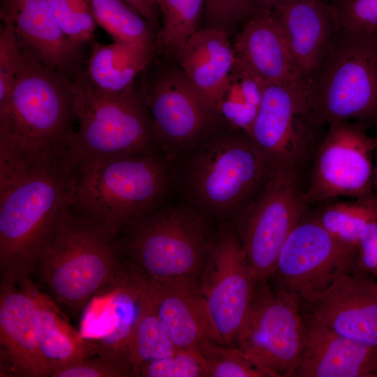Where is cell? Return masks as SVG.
<instances>
[{
	"mask_svg": "<svg viewBox=\"0 0 377 377\" xmlns=\"http://www.w3.org/2000/svg\"><path fill=\"white\" fill-rule=\"evenodd\" d=\"M64 161L40 160L0 146V281L29 276L70 210Z\"/></svg>",
	"mask_w": 377,
	"mask_h": 377,
	"instance_id": "obj_1",
	"label": "cell"
},
{
	"mask_svg": "<svg viewBox=\"0 0 377 377\" xmlns=\"http://www.w3.org/2000/svg\"><path fill=\"white\" fill-rule=\"evenodd\" d=\"M22 45L20 71L0 104V145L43 161H65L77 121L74 80Z\"/></svg>",
	"mask_w": 377,
	"mask_h": 377,
	"instance_id": "obj_2",
	"label": "cell"
},
{
	"mask_svg": "<svg viewBox=\"0 0 377 377\" xmlns=\"http://www.w3.org/2000/svg\"><path fill=\"white\" fill-rule=\"evenodd\" d=\"M168 182L156 150L82 162L71 173L70 209L117 235L158 208Z\"/></svg>",
	"mask_w": 377,
	"mask_h": 377,
	"instance_id": "obj_3",
	"label": "cell"
},
{
	"mask_svg": "<svg viewBox=\"0 0 377 377\" xmlns=\"http://www.w3.org/2000/svg\"><path fill=\"white\" fill-rule=\"evenodd\" d=\"M121 251L116 235L70 209L40 252L35 268L56 302L76 314L114 281L124 265Z\"/></svg>",
	"mask_w": 377,
	"mask_h": 377,
	"instance_id": "obj_4",
	"label": "cell"
},
{
	"mask_svg": "<svg viewBox=\"0 0 377 377\" xmlns=\"http://www.w3.org/2000/svg\"><path fill=\"white\" fill-rule=\"evenodd\" d=\"M210 218L190 203L158 207L124 231L122 251L152 283L198 280L216 234Z\"/></svg>",
	"mask_w": 377,
	"mask_h": 377,
	"instance_id": "obj_5",
	"label": "cell"
},
{
	"mask_svg": "<svg viewBox=\"0 0 377 377\" xmlns=\"http://www.w3.org/2000/svg\"><path fill=\"white\" fill-rule=\"evenodd\" d=\"M76 124L66 164L156 150L154 123L141 88L135 82L114 94L94 90L81 78L74 81Z\"/></svg>",
	"mask_w": 377,
	"mask_h": 377,
	"instance_id": "obj_6",
	"label": "cell"
},
{
	"mask_svg": "<svg viewBox=\"0 0 377 377\" xmlns=\"http://www.w3.org/2000/svg\"><path fill=\"white\" fill-rule=\"evenodd\" d=\"M188 152L185 195L210 217L236 219L268 176L263 158L245 133L208 135Z\"/></svg>",
	"mask_w": 377,
	"mask_h": 377,
	"instance_id": "obj_7",
	"label": "cell"
},
{
	"mask_svg": "<svg viewBox=\"0 0 377 377\" xmlns=\"http://www.w3.org/2000/svg\"><path fill=\"white\" fill-rule=\"evenodd\" d=\"M309 88L321 124L377 114L376 34L339 27Z\"/></svg>",
	"mask_w": 377,
	"mask_h": 377,
	"instance_id": "obj_8",
	"label": "cell"
},
{
	"mask_svg": "<svg viewBox=\"0 0 377 377\" xmlns=\"http://www.w3.org/2000/svg\"><path fill=\"white\" fill-rule=\"evenodd\" d=\"M307 204L296 173L273 172L235 219L233 226L258 282L272 279L283 244L302 220Z\"/></svg>",
	"mask_w": 377,
	"mask_h": 377,
	"instance_id": "obj_9",
	"label": "cell"
},
{
	"mask_svg": "<svg viewBox=\"0 0 377 377\" xmlns=\"http://www.w3.org/2000/svg\"><path fill=\"white\" fill-rule=\"evenodd\" d=\"M304 311L300 300L268 281L258 282L235 346L270 377H294L303 344Z\"/></svg>",
	"mask_w": 377,
	"mask_h": 377,
	"instance_id": "obj_10",
	"label": "cell"
},
{
	"mask_svg": "<svg viewBox=\"0 0 377 377\" xmlns=\"http://www.w3.org/2000/svg\"><path fill=\"white\" fill-rule=\"evenodd\" d=\"M308 87L266 83L249 138L263 158L268 175L296 173L320 124Z\"/></svg>",
	"mask_w": 377,
	"mask_h": 377,
	"instance_id": "obj_11",
	"label": "cell"
},
{
	"mask_svg": "<svg viewBox=\"0 0 377 377\" xmlns=\"http://www.w3.org/2000/svg\"><path fill=\"white\" fill-rule=\"evenodd\" d=\"M258 283L234 226H221L198 279L213 341L226 346L235 344Z\"/></svg>",
	"mask_w": 377,
	"mask_h": 377,
	"instance_id": "obj_12",
	"label": "cell"
},
{
	"mask_svg": "<svg viewBox=\"0 0 377 377\" xmlns=\"http://www.w3.org/2000/svg\"><path fill=\"white\" fill-rule=\"evenodd\" d=\"M357 249L336 239L316 219H302L283 244L272 278L305 303L353 272Z\"/></svg>",
	"mask_w": 377,
	"mask_h": 377,
	"instance_id": "obj_13",
	"label": "cell"
},
{
	"mask_svg": "<svg viewBox=\"0 0 377 377\" xmlns=\"http://www.w3.org/2000/svg\"><path fill=\"white\" fill-rule=\"evenodd\" d=\"M140 88L165 158L189 151L209 135L218 114L181 70L147 76Z\"/></svg>",
	"mask_w": 377,
	"mask_h": 377,
	"instance_id": "obj_14",
	"label": "cell"
},
{
	"mask_svg": "<svg viewBox=\"0 0 377 377\" xmlns=\"http://www.w3.org/2000/svg\"><path fill=\"white\" fill-rule=\"evenodd\" d=\"M375 141L367 135L361 124L348 121L329 124L304 193L308 203L339 197L375 198Z\"/></svg>",
	"mask_w": 377,
	"mask_h": 377,
	"instance_id": "obj_15",
	"label": "cell"
},
{
	"mask_svg": "<svg viewBox=\"0 0 377 377\" xmlns=\"http://www.w3.org/2000/svg\"><path fill=\"white\" fill-rule=\"evenodd\" d=\"M146 282L129 263H124L114 281L82 310L80 332L94 343L98 355L130 366L128 344Z\"/></svg>",
	"mask_w": 377,
	"mask_h": 377,
	"instance_id": "obj_16",
	"label": "cell"
},
{
	"mask_svg": "<svg viewBox=\"0 0 377 377\" xmlns=\"http://www.w3.org/2000/svg\"><path fill=\"white\" fill-rule=\"evenodd\" d=\"M40 320L33 295L18 283H0V376L44 377Z\"/></svg>",
	"mask_w": 377,
	"mask_h": 377,
	"instance_id": "obj_17",
	"label": "cell"
},
{
	"mask_svg": "<svg viewBox=\"0 0 377 377\" xmlns=\"http://www.w3.org/2000/svg\"><path fill=\"white\" fill-rule=\"evenodd\" d=\"M0 19L44 64L73 80L82 75L84 47L66 36L47 0H0Z\"/></svg>",
	"mask_w": 377,
	"mask_h": 377,
	"instance_id": "obj_18",
	"label": "cell"
},
{
	"mask_svg": "<svg viewBox=\"0 0 377 377\" xmlns=\"http://www.w3.org/2000/svg\"><path fill=\"white\" fill-rule=\"evenodd\" d=\"M303 309L339 334L377 349V283L353 272L302 303Z\"/></svg>",
	"mask_w": 377,
	"mask_h": 377,
	"instance_id": "obj_19",
	"label": "cell"
},
{
	"mask_svg": "<svg viewBox=\"0 0 377 377\" xmlns=\"http://www.w3.org/2000/svg\"><path fill=\"white\" fill-rule=\"evenodd\" d=\"M303 311V344L294 377L377 376V349L339 334Z\"/></svg>",
	"mask_w": 377,
	"mask_h": 377,
	"instance_id": "obj_20",
	"label": "cell"
},
{
	"mask_svg": "<svg viewBox=\"0 0 377 377\" xmlns=\"http://www.w3.org/2000/svg\"><path fill=\"white\" fill-rule=\"evenodd\" d=\"M246 20L233 46L236 56L265 83L308 87L273 8H256Z\"/></svg>",
	"mask_w": 377,
	"mask_h": 377,
	"instance_id": "obj_21",
	"label": "cell"
},
{
	"mask_svg": "<svg viewBox=\"0 0 377 377\" xmlns=\"http://www.w3.org/2000/svg\"><path fill=\"white\" fill-rule=\"evenodd\" d=\"M294 61L308 82L320 67L339 28L331 3L285 0L273 8Z\"/></svg>",
	"mask_w": 377,
	"mask_h": 377,
	"instance_id": "obj_22",
	"label": "cell"
},
{
	"mask_svg": "<svg viewBox=\"0 0 377 377\" xmlns=\"http://www.w3.org/2000/svg\"><path fill=\"white\" fill-rule=\"evenodd\" d=\"M236 57L227 31L212 27L197 30L177 57L184 76L217 114Z\"/></svg>",
	"mask_w": 377,
	"mask_h": 377,
	"instance_id": "obj_23",
	"label": "cell"
},
{
	"mask_svg": "<svg viewBox=\"0 0 377 377\" xmlns=\"http://www.w3.org/2000/svg\"><path fill=\"white\" fill-rule=\"evenodd\" d=\"M152 283L159 318L177 348L197 349L204 341L212 339L211 324L198 280L175 279Z\"/></svg>",
	"mask_w": 377,
	"mask_h": 377,
	"instance_id": "obj_24",
	"label": "cell"
},
{
	"mask_svg": "<svg viewBox=\"0 0 377 377\" xmlns=\"http://www.w3.org/2000/svg\"><path fill=\"white\" fill-rule=\"evenodd\" d=\"M17 283L27 288L38 304L40 349L48 367V376L61 368L97 354L94 343L72 326L57 302L40 291L29 276Z\"/></svg>",
	"mask_w": 377,
	"mask_h": 377,
	"instance_id": "obj_25",
	"label": "cell"
},
{
	"mask_svg": "<svg viewBox=\"0 0 377 377\" xmlns=\"http://www.w3.org/2000/svg\"><path fill=\"white\" fill-rule=\"evenodd\" d=\"M154 50L116 41L108 45L94 43L79 78L97 91L119 93L146 70Z\"/></svg>",
	"mask_w": 377,
	"mask_h": 377,
	"instance_id": "obj_26",
	"label": "cell"
},
{
	"mask_svg": "<svg viewBox=\"0 0 377 377\" xmlns=\"http://www.w3.org/2000/svg\"><path fill=\"white\" fill-rule=\"evenodd\" d=\"M177 348L159 318L153 283L147 279L138 319L128 344V362L133 376L146 364L174 353Z\"/></svg>",
	"mask_w": 377,
	"mask_h": 377,
	"instance_id": "obj_27",
	"label": "cell"
},
{
	"mask_svg": "<svg viewBox=\"0 0 377 377\" xmlns=\"http://www.w3.org/2000/svg\"><path fill=\"white\" fill-rule=\"evenodd\" d=\"M96 23L114 41L154 50V29L124 0H91Z\"/></svg>",
	"mask_w": 377,
	"mask_h": 377,
	"instance_id": "obj_28",
	"label": "cell"
},
{
	"mask_svg": "<svg viewBox=\"0 0 377 377\" xmlns=\"http://www.w3.org/2000/svg\"><path fill=\"white\" fill-rule=\"evenodd\" d=\"M206 0H155L162 17L156 46L168 56L177 57L188 38L197 31Z\"/></svg>",
	"mask_w": 377,
	"mask_h": 377,
	"instance_id": "obj_29",
	"label": "cell"
},
{
	"mask_svg": "<svg viewBox=\"0 0 377 377\" xmlns=\"http://www.w3.org/2000/svg\"><path fill=\"white\" fill-rule=\"evenodd\" d=\"M316 219L336 239L358 248L363 228L369 221L377 219V198L357 199L330 205Z\"/></svg>",
	"mask_w": 377,
	"mask_h": 377,
	"instance_id": "obj_30",
	"label": "cell"
},
{
	"mask_svg": "<svg viewBox=\"0 0 377 377\" xmlns=\"http://www.w3.org/2000/svg\"><path fill=\"white\" fill-rule=\"evenodd\" d=\"M196 350L202 358L206 377H270L264 367L236 346L208 339Z\"/></svg>",
	"mask_w": 377,
	"mask_h": 377,
	"instance_id": "obj_31",
	"label": "cell"
},
{
	"mask_svg": "<svg viewBox=\"0 0 377 377\" xmlns=\"http://www.w3.org/2000/svg\"><path fill=\"white\" fill-rule=\"evenodd\" d=\"M51 10L66 36L85 47L92 43L98 25L91 0H47Z\"/></svg>",
	"mask_w": 377,
	"mask_h": 377,
	"instance_id": "obj_32",
	"label": "cell"
},
{
	"mask_svg": "<svg viewBox=\"0 0 377 377\" xmlns=\"http://www.w3.org/2000/svg\"><path fill=\"white\" fill-rule=\"evenodd\" d=\"M138 376L206 377V374L196 349L177 348L174 353L144 366Z\"/></svg>",
	"mask_w": 377,
	"mask_h": 377,
	"instance_id": "obj_33",
	"label": "cell"
},
{
	"mask_svg": "<svg viewBox=\"0 0 377 377\" xmlns=\"http://www.w3.org/2000/svg\"><path fill=\"white\" fill-rule=\"evenodd\" d=\"M258 108L249 103L238 81L231 73L219 105L218 114H221L232 128L242 131L249 136Z\"/></svg>",
	"mask_w": 377,
	"mask_h": 377,
	"instance_id": "obj_34",
	"label": "cell"
},
{
	"mask_svg": "<svg viewBox=\"0 0 377 377\" xmlns=\"http://www.w3.org/2000/svg\"><path fill=\"white\" fill-rule=\"evenodd\" d=\"M331 4L339 27L365 34H377V0H344Z\"/></svg>",
	"mask_w": 377,
	"mask_h": 377,
	"instance_id": "obj_35",
	"label": "cell"
},
{
	"mask_svg": "<svg viewBox=\"0 0 377 377\" xmlns=\"http://www.w3.org/2000/svg\"><path fill=\"white\" fill-rule=\"evenodd\" d=\"M22 45L13 29L1 23L0 28V104L8 96L22 60Z\"/></svg>",
	"mask_w": 377,
	"mask_h": 377,
	"instance_id": "obj_36",
	"label": "cell"
},
{
	"mask_svg": "<svg viewBox=\"0 0 377 377\" xmlns=\"http://www.w3.org/2000/svg\"><path fill=\"white\" fill-rule=\"evenodd\" d=\"M126 376H133L128 364L98 354L61 368L51 375V377Z\"/></svg>",
	"mask_w": 377,
	"mask_h": 377,
	"instance_id": "obj_37",
	"label": "cell"
},
{
	"mask_svg": "<svg viewBox=\"0 0 377 377\" xmlns=\"http://www.w3.org/2000/svg\"><path fill=\"white\" fill-rule=\"evenodd\" d=\"M253 0H206L207 27L223 29L246 19L255 9Z\"/></svg>",
	"mask_w": 377,
	"mask_h": 377,
	"instance_id": "obj_38",
	"label": "cell"
},
{
	"mask_svg": "<svg viewBox=\"0 0 377 377\" xmlns=\"http://www.w3.org/2000/svg\"><path fill=\"white\" fill-rule=\"evenodd\" d=\"M360 262L369 270L377 271V219L363 228L358 242Z\"/></svg>",
	"mask_w": 377,
	"mask_h": 377,
	"instance_id": "obj_39",
	"label": "cell"
},
{
	"mask_svg": "<svg viewBox=\"0 0 377 377\" xmlns=\"http://www.w3.org/2000/svg\"><path fill=\"white\" fill-rule=\"evenodd\" d=\"M143 17L154 29L158 27V10L155 0H124Z\"/></svg>",
	"mask_w": 377,
	"mask_h": 377,
	"instance_id": "obj_40",
	"label": "cell"
},
{
	"mask_svg": "<svg viewBox=\"0 0 377 377\" xmlns=\"http://www.w3.org/2000/svg\"><path fill=\"white\" fill-rule=\"evenodd\" d=\"M285 0H253L256 8H273Z\"/></svg>",
	"mask_w": 377,
	"mask_h": 377,
	"instance_id": "obj_41",
	"label": "cell"
},
{
	"mask_svg": "<svg viewBox=\"0 0 377 377\" xmlns=\"http://www.w3.org/2000/svg\"><path fill=\"white\" fill-rule=\"evenodd\" d=\"M375 139L376 141L374 148L375 165L374 169V188L377 190V138Z\"/></svg>",
	"mask_w": 377,
	"mask_h": 377,
	"instance_id": "obj_42",
	"label": "cell"
},
{
	"mask_svg": "<svg viewBox=\"0 0 377 377\" xmlns=\"http://www.w3.org/2000/svg\"><path fill=\"white\" fill-rule=\"evenodd\" d=\"M332 1H333V3H334L342 1H344V0H332Z\"/></svg>",
	"mask_w": 377,
	"mask_h": 377,
	"instance_id": "obj_43",
	"label": "cell"
},
{
	"mask_svg": "<svg viewBox=\"0 0 377 377\" xmlns=\"http://www.w3.org/2000/svg\"><path fill=\"white\" fill-rule=\"evenodd\" d=\"M376 38H377V34H376Z\"/></svg>",
	"mask_w": 377,
	"mask_h": 377,
	"instance_id": "obj_44",
	"label": "cell"
}]
</instances>
